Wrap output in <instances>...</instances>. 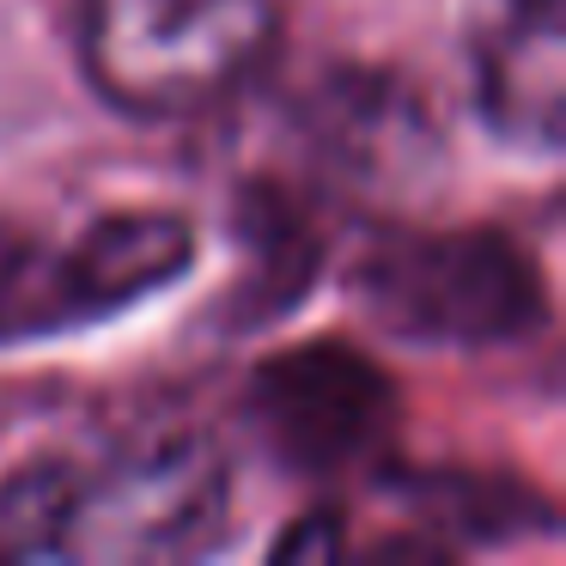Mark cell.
<instances>
[{"label":"cell","mask_w":566,"mask_h":566,"mask_svg":"<svg viewBox=\"0 0 566 566\" xmlns=\"http://www.w3.org/2000/svg\"><path fill=\"white\" fill-rule=\"evenodd\" d=\"M232 469L208 432L43 457L0 481V560H189L226 542Z\"/></svg>","instance_id":"obj_1"},{"label":"cell","mask_w":566,"mask_h":566,"mask_svg":"<svg viewBox=\"0 0 566 566\" xmlns=\"http://www.w3.org/2000/svg\"><path fill=\"white\" fill-rule=\"evenodd\" d=\"M281 7L286 0H80V67L123 116H208L281 50Z\"/></svg>","instance_id":"obj_2"},{"label":"cell","mask_w":566,"mask_h":566,"mask_svg":"<svg viewBox=\"0 0 566 566\" xmlns=\"http://www.w3.org/2000/svg\"><path fill=\"white\" fill-rule=\"evenodd\" d=\"M354 305L420 347H500L548 323L542 274L500 232H390L359 256Z\"/></svg>","instance_id":"obj_3"},{"label":"cell","mask_w":566,"mask_h":566,"mask_svg":"<svg viewBox=\"0 0 566 566\" xmlns=\"http://www.w3.org/2000/svg\"><path fill=\"white\" fill-rule=\"evenodd\" d=\"M196 262V226L171 208H116L62 238L0 250V347L86 329L153 298Z\"/></svg>","instance_id":"obj_4"},{"label":"cell","mask_w":566,"mask_h":566,"mask_svg":"<svg viewBox=\"0 0 566 566\" xmlns=\"http://www.w3.org/2000/svg\"><path fill=\"white\" fill-rule=\"evenodd\" d=\"M250 420L293 475H347L390 444L396 390L347 342H305L256 371Z\"/></svg>","instance_id":"obj_5"},{"label":"cell","mask_w":566,"mask_h":566,"mask_svg":"<svg viewBox=\"0 0 566 566\" xmlns=\"http://www.w3.org/2000/svg\"><path fill=\"white\" fill-rule=\"evenodd\" d=\"M475 111L505 147L554 159L566 135V0H475Z\"/></svg>","instance_id":"obj_6"},{"label":"cell","mask_w":566,"mask_h":566,"mask_svg":"<svg viewBox=\"0 0 566 566\" xmlns=\"http://www.w3.org/2000/svg\"><path fill=\"white\" fill-rule=\"evenodd\" d=\"M305 140L317 165L359 189H408L439 159L427 104L390 74H335L305 104Z\"/></svg>","instance_id":"obj_7"}]
</instances>
